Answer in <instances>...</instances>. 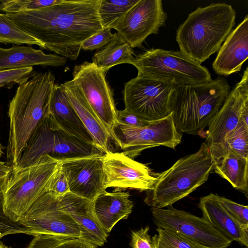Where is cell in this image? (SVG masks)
<instances>
[{"label": "cell", "mask_w": 248, "mask_h": 248, "mask_svg": "<svg viewBox=\"0 0 248 248\" xmlns=\"http://www.w3.org/2000/svg\"><path fill=\"white\" fill-rule=\"evenodd\" d=\"M100 0H62L39 10L5 15L39 41L44 49L73 61L81 44L103 29L98 15Z\"/></svg>", "instance_id": "6da1fadb"}, {"label": "cell", "mask_w": 248, "mask_h": 248, "mask_svg": "<svg viewBox=\"0 0 248 248\" xmlns=\"http://www.w3.org/2000/svg\"><path fill=\"white\" fill-rule=\"evenodd\" d=\"M55 77L50 71L37 73L18 86L10 100L7 163L13 169L43 118L48 114Z\"/></svg>", "instance_id": "7a4b0ae2"}, {"label": "cell", "mask_w": 248, "mask_h": 248, "mask_svg": "<svg viewBox=\"0 0 248 248\" xmlns=\"http://www.w3.org/2000/svg\"><path fill=\"white\" fill-rule=\"evenodd\" d=\"M235 17V11L226 3L198 7L177 30L180 51L201 64L218 51L232 30Z\"/></svg>", "instance_id": "3957f363"}, {"label": "cell", "mask_w": 248, "mask_h": 248, "mask_svg": "<svg viewBox=\"0 0 248 248\" xmlns=\"http://www.w3.org/2000/svg\"><path fill=\"white\" fill-rule=\"evenodd\" d=\"M230 89L227 80L221 77L202 84L175 85L170 111L177 130L198 134L220 109Z\"/></svg>", "instance_id": "277c9868"}, {"label": "cell", "mask_w": 248, "mask_h": 248, "mask_svg": "<svg viewBox=\"0 0 248 248\" xmlns=\"http://www.w3.org/2000/svg\"><path fill=\"white\" fill-rule=\"evenodd\" d=\"M214 162L205 142L194 153L181 157L159 174L145 202L151 208H163L187 196L208 179Z\"/></svg>", "instance_id": "5b68a950"}, {"label": "cell", "mask_w": 248, "mask_h": 248, "mask_svg": "<svg viewBox=\"0 0 248 248\" xmlns=\"http://www.w3.org/2000/svg\"><path fill=\"white\" fill-rule=\"evenodd\" d=\"M61 160L48 155L38 158L31 165L13 171L3 190L6 215L18 222L32 204L47 190L61 164Z\"/></svg>", "instance_id": "8992f818"}, {"label": "cell", "mask_w": 248, "mask_h": 248, "mask_svg": "<svg viewBox=\"0 0 248 248\" xmlns=\"http://www.w3.org/2000/svg\"><path fill=\"white\" fill-rule=\"evenodd\" d=\"M104 154L94 144L84 141L62 130L47 114L32 133L12 170L30 166L44 155L62 160Z\"/></svg>", "instance_id": "52a82bcc"}, {"label": "cell", "mask_w": 248, "mask_h": 248, "mask_svg": "<svg viewBox=\"0 0 248 248\" xmlns=\"http://www.w3.org/2000/svg\"><path fill=\"white\" fill-rule=\"evenodd\" d=\"M139 76L175 85L199 84L212 80L208 70L180 51L151 48L135 57L132 63Z\"/></svg>", "instance_id": "ba28073f"}, {"label": "cell", "mask_w": 248, "mask_h": 248, "mask_svg": "<svg viewBox=\"0 0 248 248\" xmlns=\"http://www.w3.org/2000/svg\"><path fill=\"white\" fill-rule=\"evenodd\" d=\"M175 90L172 83L137 76L125 84L124 109L147 121L163 119L171 113Z\"/></svg>", "instance_id": "9c48e42d"}, {"label": "cell", "mask_w": 248, "mask_h": 248, "mask_svg": "<svg viewBox=\"0 0 248 248\" xmlns=\"http://www.w3.org/2000/svg\"><path fill=\"white\" fill-rule=\"evenodd\" d=\"M113 136L115 144L132 159L150 148L163 146L174 149L182 137L175 127L171 112L145 126H132L117 122Z\"/></svg>", "instance_id": "30bf717a"}, {"label": "cell", "mask_w": 248, "mask_h": 248, "mask_svg": "<svg viewBox=\"0 0 248 248\" xmlns=\"http://www.w3.org/2000/svg\"><path fill=\"white\" fill-rule=\"evenodd\" d=\"M72 79L93 111L108 132L113 140L117 112L112 92L105 73L93 62H85L74 67Z\"/></svg>", "instance_id": "8fae6325"}, {"label": "cell", "mask_w": 248, "mask_h": 248, "mask_svg": "<svg viewBox=\"0 0 248 248\" xmlns=\"http://www.w3.org/2000/svg\"><path fill=\"white\" fill-rule=\"evenodd\" d=\"M157 228L178 232L201 248H227L232 243L203 217L173 208H151Z\"/></svg>", "instance_id": "7c38bea8"}, {"label": "cell", "mask_w": 248, "mask_h": 248, "mask_svg": "<svg viewBox=\"0 0 248 248\" xmlns=\"http://www.w3.org/2000/svg\"><path fill=\"white\" fill-rule=\"evenodd\" d=\"M30 231V235L49 234L80 238L79 228L62 209L59 197L47 191L32 204L18 221Z\"/></svg>", "instance_id": "4fadbf2b"}, {"label": "cell", "mask_w": 248, "mask_h": 248, "mask_svg": "<svg viewBox=\"0 0 248 248\" xmlns=\"http://www.w3.org/2000/svg\"><path fill=\"white\" fill-rule=\"evenodd\" d=\"M248 97V68L247 67L240 81L230 91L223 105L208 125L205 143L215 165L218 164L228 153L225 138L241 122V108Z\"/></svg>", "instance_id": "5bb4252c"}, {"label": "cell", "mask_w": 248, "mask_h": 248, "mask_svg": "<svg viewBox=\"0 0 248 248\" xmlns=\"http://www.w3.org/2000/svg\"><path fill=\"white\" fill-rule=\"evenodd\" d=\"M167 15L161 0H140L113 28L132 47H140L146 39L157 34Z\"/></svg>", "instance_id": "9a60e30c"}, {"label": "cell", "mask_w": 248, "mask_h": 248, "mask_svg": "<svg viewBox=\"0 0 248 248\" xmlns=\"http://www.w3.org/2000/svg\"><path fill=\"white\" fill-rule=\"evenodd\" d=\"M104 155L61 160V166L68 180L70 192L94 202L98 196L106 192Z\"/></svg>", "instance_id": "2e32d148"}, {"label": "cell", "mask_w": 248, "mask_h": 248, "mask_svg": "<svg viewBox=\"0 0 248 248\" xmlns=\"http://www.w3.org/2000/svg\"><path fill=\"white\" fill-rule=\"evenodd\" d=\"M103 170L106 188L114 187V191L126 189L148 191L153 188L157 180V176L148 166L123 152L104 154Z\"/></svg>", "instance_id": "e0dca14e"}, {"label": "cell", "mask_w": 248, "mask_h": 248, "mask_svg": "<svg viewBox=\"0 0 248 248\" xmlns=\"http://www.w3.org/2000/svg\"><path fill=\"white\" fill-rule=\"evenodd\" d=\"M62 210L76 222L80 231V239L96 247L102 246L108 236L98 220L93 202L70 192L59 197Z\"/></svg>", "instance_id": "ac0fdd59"}, {"label": "cell", "mask_w": 248, "mask_h": 248, "mask_svg": "<svg viewBox=\"0 0 248 248\" xmlns=\"http://www.w3.org/2000/svg\"><path fill=\"white\" fill-rule=\"evenodd\" d=\"M248 57V16L232 31L218 51L212 63L215 72L229 76L239 72Z\"/></svg>", "instance_id": "d6986e66"}, {"label": "cell", "mask_w": 248, "mask_h": 248, "mask_svg": "<svg viewBox=\"0 0 248 248\" xmlns=\"http://www.w3.org/2000/svg\"><path fill=\"white\" fill-rule=\"evenodd\" d=\"M198 206L203 217L225 237L248 247V228L240 225L229 214L217 200L216 194L202 197Z\"/></svg>", "instance_id": "ffe728a7"}, {"label": "cell", "mask_w": 248, "mask_h": 248, "mask_svg": "<svg viewBox=\"0 0 248 248\" xmlns=\"http://www.w3.org/2000/svg\"><path fill=\"white\" fill-rule=\"evenodd\" d=\"M48 115L58 126L67 133L84 141L94 144L93 137L69 102L61 84H54Z\"/></svg>", "instance_id": "44dd1931"}, {"label": "cell", "mask_w": 248, "mask_h": 248, "mask_svg": "<svg viewBox=\"0 0 248 248\" xmlns=\"http://www.w3.org/2000/svg\"><path fill=\"white\" fill-rule=\"evenodd\" d=\"M61 85L78 116L93 137L95 145L105 154L112 152L109 147L111 138L108 132L73 80L67 81Z\"/></svg>", "instance_id": "7402d4cb"}, {"label": "cell", "mask_w": 248, "mask_h": 248, "mask_svg": "<svg viewBox=\"0 0 248 248\" xmlns=\"http://www.w3.org/2000/svg\"><path fill=\"white\" fill-rule=\"evenodd\" d=\"M66 58L57 54H46L31 46L13 45L5 48L0 46V70L33 66H61Z\"/></svg>", "instance_id": "603a6c76"}, {"label": "cell", "mask_w": 248, "mask_h": 248, "mask_svg": "<svg viewBox=\"0 0 248 248\" xmlns=\"http://www.w3.org/2000/svg\"><path fill=\"white\" fill-rule=\"evenodd\" d=\"M128 192H106L93 202L96 217L104 230L109 234L115 224L126 219L132 212L133 203Z\"/></svg>", "instance_id": "cb8c5ba5"}, {"label": "cell", "mask_w": 248, "mask_h": 248, "mask_svg": "<svg viewBox=\"0 0 248 248\" xmlns=\"http://www.w3.org/2000/svg\"><path fill=\"white\" fill-rule=\"evenodd\" d=\"M135 57L133 48L118 33L100 50L94 53L92 62L106 73L109 68L122 63L132 64Z\"/></svg>", "instance_id": "d4e9b609"}, {"label": "cell", "mask_w": 248, "mask_h": 248, "mask_svg": "<svg viewBox=\"0 0 248 248\" xmlns=\"http://www.w3.org/2000/svg\"><path fill=\"white\" fill-rule=\"evenodd\" d=\"M213 170L236 189L248 196V159L228 151Z\"/></svg>", "instance_id": "484cf974"}, {"label": "cell", "mask_w": 248, "mask_h": 248, "mask_svg": "<svg viewBox=\"0 0 248 248\" xmlns=\"http://www.w3.org/2000/svg\"><path fill=\"white\" fill-rule=\"evenodd\" d=\"M140 0H101L98 15L103 28H113Z\"/></svg>", "instance_id": "4316f807"}, {"label": "cell", "mask_w": 248, "mask_h": 248, "mask_svg": "<svg viewBox=\"0 0 248 248\" xmlns=\"http://www.w3.org/2000/svg\"><path fill=\"white\" fill-rule=\"evenodd\" d=\"M0 43L16 45H36L44 49V45L37 39L22 30L9 19L5 14L0 13Z\"/></svg>", "instance_id": "83f0119b"}, {"label": "cell", "mask_w": 248, "mask_h": 248, "mask_svg": "<svg viewBox=\"0 0 248 248\" xmlns=\"http://www.w3.org/2000/svg\"><path fill=\"white\" fill-rule=\"evenodd\" d=\"M80 238L38 234L35 236L26 248H97Z\"/></svg>", "instance_id": "f1b7e54d"}, {"label": "cell", "mask_w": 248, "mask_h": 248, "mask_svg": "<svg viewBox=\"0 0 248 248\" xmlns=\"http://www.w3.org/2000/svg\"><path fill=\"white\" fill-rule=\"evenodd\" d=\"M62 0H0V11L16 14L39 10L61 2Z\"/></svg>", "instance_id": "f546056e"}, {"label": "cell", "mask_w": 248, "mask_h": 248, "mask_svg": "<svg viewBox=\"0 0 248 248\" xmlns=\"http://www.w3.org/2000/svg\"><path fill=\"white\" fill-rule=\"evenodd\" d=\"M154 236L155 248H201L194 242L176 232L157 228Z\"/></svg>", "instance_id": "4dcf8cb0"}, {"label": "cell", "mask_w": 248, "mask_h": 248, "mask_svg": "<svg viewBox=\"0 0 248 248\" xmlns=\"http://www.w3.org/2000/svg\"><path fill=\"white\" fill-rule=\"evenodd\" d=\"M228 151L248 159V127L242 122L225 138Z\"/></svg>", "instance_id": "1f68e13d"}, {"label": "cell", "mask_w": 248, "mask_h": 248, "mask_svg": "<svg viewBox=\"0 0 248 248\" xmlns=\"http://www.w3.org/2000/svg\"><path fill=\"white\" fill-rule=\"evenodd\" d=\"M37 72L33 67L0 70V88L11 89L14 84L28 81Z\"/></svg>", "instance_id": "d6a6232c"}, {"label": "cell", "mask_w": 248, "mask_h": 248, "mask_svg": "<svg viewBox=\"0 0 248 248\" xmlns=\"http://www.w3.org/2000/svg\"><path fill=\"white\" fill-rule=\"evenodd\" d=\"M5 187L0 188V239L9 234L25 233L30 235V231L27 228L19 222L13 221L5 213L3 200Z\"/></svg>", "instance_id": "836d02e7"}, {"label": "cell", "mask_w": 248, "mask_h": 248, "mask_svg": "<svg viewBox=\"0 0 248 248\" xmlns=\"http://www.w3.org/2000/svg\"><path fill=\"white\" fill-rule=\"evenodd\" d=\"M216 197L226 211L238 223L248 228V206L234 202L216 194Z\"/></svg>", "instance_id": "e575fe53"}, {"label": "cell", "mask_w": 248, "mask_h": 248, "mask_svg": "<svg viewBox=\"0 0 248 248\" xmlns=\"http://www.w3.org/2000/svg\"><path fill=\"white\" fill-rule=\"evenodd\" d=\"M111 31L110 28H103L84 40L80 45L81 48L92 51L103 47L114 36L115 33H112Z\"/></svg>", "instance_id": "d590c367"}, {"label": "cell", "mask_w": 248, "mask_h": 248, "mask_svg": "<svg viewBox=\"0 0 248 248\" xmlns=\"http://www.w3.org/2000/svg\"><path fill=\"white\" fill-rule=\"evenodd\" d=\"M47 191L56 197H61L70 192L68 180L61 164L52 178Z\"/></svg>", "instance_id": "8d00e7d4"}, {"label": "cell", "mask_w": 248, "mask_h": 248, "mask_svg": "<svg viewBox=\"0 0 248 248\" xmlns=\"http://www.w3.org/2000/svg\"><path fill=\"white\" fill-rule=\"evenodd\" d=\"M149 230L147 226L132 232L130 245L132 248H155L154 237L149 234Z\"/></svg>", "instance_id": "74e56055"}, {"label": "cell", "mask_w": 248, "mask_h": 248, "mask_svg": "<svg viewBox=\"0 0 248 248\" xmlns=\"http://www.w3.org/2000/svg\"><path fill=\"white\" fill-rule=\"evenodd\" d=\"M117 121L124 124L139 127L147 126L152 122L144 120L125 109L117 110Z\"/></svg>", "instance_id": "f35d334b"}, {"label": "cell", "mask_w": 248, "mask_h": 248, "mask_svg": "<svg viewBox=\"0 0 248 248\" xmlns=\"http://www.w3.org/2000/svg\"><path fill=\"white\" fill-rule=\"evenodd\" d=\"M12 170L7 162L0 161V188L5 186Z\"/></svg>", "instance_id": "ab89813d"}, {"label": "cell", "mask_w": 248, "mask_h": 248, "mask_svg": "<svg viewBox=\"0 0 248 248\" xmlns=\"http://www.w3.org/2000/svg\"><path fill=\"white\" fill-rule=\"evenodd\" d=\"M240 120L248 127V97L244 100L240 112Z\"/></svg>", "instance_id": "60d3db41"}, {"label": "cell", "mask_w": 248, "mask_h": 248, "mask_svg": "<svg viewBox=\"0 0 248 248\" xmlns=\"http://www.w3.org/2000/svg\"><path fill=\"white\" fill-rule=\"evenodd\" d=\"M4 147L3 146V145L1 144V143L0 142V157L3 154V150Z\"/></svg>", "instance_id": "b9f144b4"}, {"label": "cell", "mask_w": 248, "mask_h": 248, "mask_svg": "<svg viewBox=\"0 0 248 248\" xmlns=\"http://www.w3.org/2000/svg\"><path fill=\"white\" fill-rule=\"evenodd\" d=\"M0 248H10L0 241Z\"/></svg>", "instance_id": "7bdbcfd3"}, {"label": "cell", "mask_w": 248, "mask_h": 248, "mask_svg": "<svg viewBox=\"0 0 248 248\" xmlns=\"http://www.w3.org/2000/svg\"><path fill=\"white\" fill-rule=\"evenodd\" d=\"M246 248H248V247H246Z\"/></svg>", "instance_id": "ee69618b"}]
</instances>
